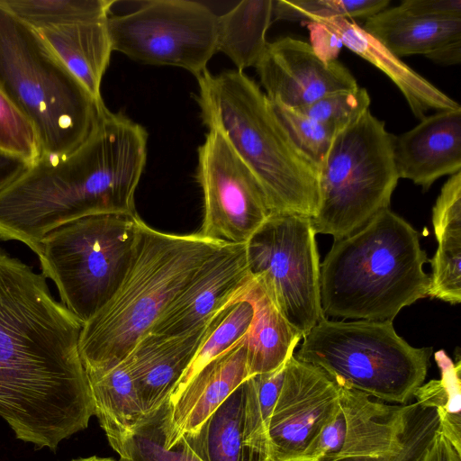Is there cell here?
Listing matches in <instances>:
<instances>
[{"instance_id":"1","label":"cell","mask_w":461,"mask_h":461,"mask_svg":"<svg viewBox=\"0 0 461 461\" xmlns=\"http://www.w3.org/2000/svg\"><path fill=\"white\" fill-rule=\"evenodd\" d=\"M82 327L42 274L0 248V418L36 448L55 450L94 415Z\"/></svg>"},{"instance_id":"2","label":"cell","mask_w":461,"mask_h":461,"mask_svg":"<svg viewBox=\"0 0 461 461\" xmlns=\"http://www.w3.org/2000/svg\"><path fill=\"white\" fill-rule=\"evenodd\" d=\"M146 129L103 104L85 141L62 156L41 157L0 191V240L36 254L43 238L77 219L136 213L147 160Z\"/></svg>"},{"instance_id":"3","label":"cell","mask_w":461,"mask_h":461,"mask_svg":"<svg viewBox=\"0 0 461 461\" xmlns=\"http://www.w3.org/2000/svg\"><path fill=\"white\" fill-rule=\"evenodd\" d=\"M196 101L208 130L220 132L259 183L271 213L312 218L320 167L295 144L272 104L243 71L197 77Z\"/></svg>"},{"instance_id":"4","label":"cell","mask_w":461,"mask_h":461,"mask_svg":"<svg viewBox=\"0 0 461 461\" xmlns=\"http://www.w3.org/2000/svg\"><path fill=\"white\" fill-rule=\"evenodd\" d=\"M427 254L419 233L389 208L334 240L321 268L325 318L390 321L428 296Z\"/></svg>"},{"instance_id":"5","label":"cell","mask_w":461,"mask_h":461,"mask_svg":"<svg viewBox=\"0 0 461 461\" xmlns=\"http://www.w3.org/2000/svg\"><path fill=\"white\" fill-rule=\"evenodd\" d=\"M224 242L156 230L141 221L131 265L108 303L83 324L79 352L86 375L122 362Z\"/></svg>"},{"instance_id":"6","label":"cell","mask_w":461,"mask_h":461,"mask_svg":"<svg viewBox=\"0 0 461 461\" xmlns=\"http://www.w3.org/2000/svg\"><path fill=\"white\" fill-rule=\"evenodd\" d=\"M0 90L34 127L41 157L66 155L80 146L104 104L35 30L1 5Z\"/></svg>"},{"instance_id":"7","label":"cell","mask_w":461,"mask_h":461,"mask_svg":"<svg viewBox=\"0 0 461 461\" xmlns=\"http://www.w3.org/2000/svg\"><path fill=\"white\" fill-rule=\"evenodd\" d=\"M294 354L321 368L336 384L384 402L407 404L423 384L431 348H414L390 321L322 318Z\"/></svg>"},{"instance_id":"8","label":"cell","mask_w":461,"mask_h":461,"mask_svg":"<svg viewBox=\"0 0 461 461\" xmlns=\"http://www.w3.org/2000/svg\"><path fill=\"white\" fill-rule=\"evenodd\" d=\"M141 220L106 213L68 221L48 233L37 253L42 275L83 324L113 297L135 255Z\"/></svg>"},{"instance_id":"9","label":"cell","mask_w":461,"mask_h":461,"mask_svg":"<svg viewBox=\"0 0 461 461\" xmlns=\"http://www.w3.org/2000/svg\"><path fill=\"white\" fill-rule=\"evenodd\" d=\"M393 138L369 110L334 136L320 167V203L312 218L316 234L340 240L389 208L400 179Z\"/></svg>"},{"instance_id":"10","label":"cell","mask_w":461,"mask_h":461,"mask_svg":"<svg viewBox=\"0 0 461 461\" xmlns=\"http://www.w3.org/2000/svg\"><path fill=\"white\" fill-rule=\"evenodd\" d=\"M315 235L310 217L271 213L246 242L251 276L302 338L324 318Z\"/></svg>"},{"instance_id":"11","label":"cell","mask_w":461,"mask_h":461,"mask_svg":"<svg viewBox=\"0 0 461 461\" xmlns=\"http://www.w3.org/2000/svg\"><path fill=\"white\" fill-rule=\"evenodd\" d=\"M217 19L199 2L153 0L108 16L107 27L113 50L143 64L181 68L197 77L217 52Z\"/></svg>"},{"instance_id":"12","label":"cell","mask_w":461,"mask_h":461,"mask_svg":"<svg viewBox=\"0 0 461 461\" xmlns=\"http://www.w3.org/2000/svg\"><path fill=\"white\" fill-rule=\"evenodd\" d=\"M196 177L203 201L199 233L207 239L246 243L271 214L257 178L216 131L198 148Z\"/></svg>"},{"instance_id":"13","label":"cell","mask_w":461,"mask_h":461,"mask_svg":"<svg viewBox=\"0 0 461 461\" xmlns=\"http://www.w3.org/2000/svg\"><path fill=\"white\" fill-rule=\"evenodd\" d=\"M337 384L319 366L292 355L268 428V461H299L339 411Z\"/></svg>"},{"instance_id":"14","label":"cell","mask_w":461,"mask_h":461,"mask_svg":"<svg viewBox=\"0 0 461 461\" xmlns=\"http://www.w3.org/2000/svg\"><path fill=\"white\" fill-rule=\"evenodd\" d=\"M255 68L267 98L294 109L358 87L342 63L323 58L312 45L292 37L268 42Z\"/></svg>"},{"instance_id":"15","label":"cell","mask_w":461,"mask_h":461,"mask_svg":"<svg viewBox=\"0 0 461 461\" xmlns=\"http://www.w3.org/2000/svg\"><path fill=\"white\" fill-rule=\"evenodd\" d=\"M246 243L224 242L201 267L149 333L177 335L207 323L249 281Z\"/></svg>"},{"instance_id":"16","label":"cell","mask_w":461,"mask_h":461,"mask_svg":"<svg viewBox=\"0 0 461 461\" xmlns=\"http://www.w3.org/2000/svg\"><path fill=\"white\" fill-rule=\"evenodd\" d=\"M248 378L244 336L169 397L164 423L165 447H173L184 435L196 431Z\"/></svg>"},{"instance_id":"17","label":"cell","mask_w":461,"mask_h":461,"mask_svg":"<svg viewBox=\"0 0 461 461\" xmlns=\"http://www.w3.org/2000/svg\"><path fill=\"white\" fill-rule=\"evenodd\" d=\"M224 309L207 323L185 333H148L124 358L145 415L156 412L168 402L204 337Z\"/></svg>"},{"instance_id":"18","label":"cell","mask_w":461,"mask_h":461,"mask_svg":"<svg viewBox=\"0 0 461 461\" xmlns=\"http://www.w3.org/2000/svg\"><path fill=\"white\" fill-rule=\"evenodd\" d=\"M399 178L428 190L444 176L461 171V110L440 111L393 138Z\"/></svg>"},{"instance_id":"19","label":"cell","mask_w":461,"mask_h":461,"mask_svg":"<svg viewBox=\"0 0 461 461\" xmlns=\"http://www.w3.org/2000/svg\"><path fill=\"white\" fill-rule=\"evenodd\" d=\"M311 23L321 27L385 74L403 95L416 118L423 119L431 110H461L458 103L413 70L355 22L344 18H330L316 19Z\"/></svg>"},{"instance_id":"20","label":"cell","mask_w":461,"mask_h":461,"mask_svg":"<svg viewBox=\"0 0 461 461\" xmlns=\"http://www.w3.org/2000/svg\"><path fill=\"white\" fill-rule=\"evenodd\" d=\"M363 29L400 59L419 54L439 65L461 61V18L414 16L394 6L366 19Z\"/></svg>"},{"instance_id":"21","label":"cell","mask_w":461,"mask_h":461,"mask_svg":"<svg viewBox=\"0 0 461 461\" xmlns=\"http://www.w3.org/2000/svg\"><path fill=\"white\" fill-rule=\"evenodd\" d=\"M107 18L36 31L96 101H103L101 82L113 51Z\"/></svg>"},{"instance_id":"22","label":"cell","mask_w":461,"mask_h":461,"mask_svg":"<svg viewBox=\"0 0 461 461\" xmlns=\"http://www.w3.org/2000/svg\"><path fill=\"white\" fill-rule=\"evenodd\" d=\"M438 241L430 260L428 296L457 304L461 302V171L443 185L432 209Z\"/></svg>"},{"instance_id":"23","label":"cell","mask_w":461,"mask_h":461,"mask_svg":"<svg viewBox=\"0 0 461 461\" xmlns=\"http://www.w3.org/2000/svg\"><path fill=\"white\" fill-rule=\"evenodd\" d=\"M234 299L246 300L253 308L245 335L249 377L277 369L294 354L302 336L252 276Z\"/></svg>"},{"instance_id":"24","label":"cell","mask_w":461,"mask_h":461,"mask_svg":"<svg viewBox=\"0 0 461 461\" xmlns=\"http://www.w3.org/2000/svg\"><path fill=\"white\" fill-rule=\"evenodd\" d=\"M98 419L110 446L120 455L122 447L145 417L131 370L123 359L110 369L87 375Z\"/></svg>"},{"instance_id":"25","label":"cell","mask_w":461,"mask_h":461,"mask_svg":"<svg viewBox=\"0 0 461 461\" xmlns=\"http://www.w3.org/2000/svg\"><path fill=\"white\" fill-rule=\"evenodd\" d=\"M274 0H243L217 19V51L243 71L256 67L267 45Z\"/></svg>"},{"instance_id":"26","label":"cell","mask_w":461,"mask_h":461,"mask_svg":"<svg viewBox=\"0 0 461 461\" xmlns=\"http://www.w3.org/2000/svg\"><path fill=\"white\" fill-rule=\"evenodd\" d=\"M243 402L242 384L196 431L178 442L200 461H256L244 445Z\"/></svg>"},{"instance_id":"27","label":"cell","mask_w":461,"mask_h":461,"mask_svg":"<svg viewBox=\"0 0 461 461\" xmlns=\"http://www.w3.org/2000/svg\"><path fill=\"white\" fill-rule=\"evenodd\" d=\"M286 362L274 371L249 376L243 383V440L256 461H268V428Z\"/></svg>"},{"instance_id":"28","label":"cell","mask_w":461,"mask_h":461,"mask_svg":"<svg viewBox=\"0 0 461 461\" xmlns=\"http://www.w3.org/2000/svg\"><path fill=\"white\" fill-rule=\"evenodd\" d=\"M440 379L420 385L413 398L420 405L433 408L439 420V431L461 454V362L454 363L444 350L434 354Z\"/></svg>"},{"instance_id":"29","label":"cell","mask_w":461,"mask_h":461,"mask_svg":"<svg viewBox=\"0 0 461 461\" xmlns=\"http://www.w3.org/2000/svg\"><path fill=\"white\" fill-rule=\"evenodd\" d=\"M113 0H0V5L35 31L106 19Z\"/></svg>"},{"instance_id":"30","label":"cell","mask_w":461,"mask_h":461,"mask_svg":"<svg viewBox=\"0 0 461 461\" xmlns=\"http://www.w3.org/2000/svg\"><path fill=\"white\" fill-rule=\"evenodd\" d=\"M252 317L251 304L243 299H234L204 337L173 393L179 391L209 362L239 342L246 335Z\"/></svg>"},{"instance_id":"31","label":"cell","mask_w":461,"mask_h":461,"mask_svg":"<svg viewBox=\"0 0 461 461\" xmlns=\"http://www.w3.org/2000/svg\"><path fill=\"white\" fill-rule=\"evenodd\" d=\"M389 5L390 0H274L273 22L311 23L316 19H367Z\"/></svg>"},{"instance_id":"32","label":"cell","mask_w":461,"mask_h":461,"mask_svg":"<svg viewBox=\"0 0 461 461\" xmlns=\"http://www.w3.org/2000/svg\"><path fill=\"white\" fill-rule=\"evenodd\" d=\"M167 402L158 411L145 415L124 443L120 461H200L184 445L167 449L164 446V423Z\"/></svg>"},{"instance_id":"33","label":"cell","mask_w":461,"mask_h":461,"mask_svg":"<svg viewBox=\"0 0 461 461\" xmlns=\"http://www.w3.org/2000/svg\"><path fill=\"white\" fill-rule=\"evenodd\" d=\"M270 103L295 144L320 167L338 132L296 109L276 102Z\"/></svg>"},{"instance_id":"34","label":"cell","mask_w":461,"mask_h":461,"mask_svg":"<svg viewBox=\"0 0 461 461\" xmlns=\"http://www.w3.org/2000/svg\"><path fill=\"white\" fill-rule=\"evenodd\" d=\"M370 101L366 89L358 86L327 95L296 110L339 132L369 110Z\"/></svg>"},{"instance_id":"35","label":"cell","mask_w":461,"mask_h":461,"mask_svg":"<svg viewBox=\"0 0 461 461\" xmlns=\"http://www.w3.org/2000/svg\"><path fill=\"white\" fill-rule=\"evenodd\" d=\"M0 150L29 166L41 157V146L31 122L0 90Z\"/></svg>"},{"instance_id":"36","label":"cell","mask_w":461,"mask_h":461,"mask_svg":"<svg viewBox=\"0 0 461 461\" xmlns=\"http://www.w3.org/2000/svg\"><path fill=\"white\" fill-rule=\"evenodd\" d=\"M438 429L439 420L435 409L417 402L404 442L398 451L380 456H357L321 461H420Z\"/></svg>"},{"instance_id":"37","label":"cell","mask_w":461,"mask_h":461,"mask_svg":"<svg viewBox=\"0 0 461 461\" xmlns=\"http://www.w3.org/2000/svg\"><path fill=\"white\" fill-rule=\"evenodd\" d=\"M396 7L414 16L436 19L461 18V0H405Z\"/></svg>"},{"instance_id":"38","label":"cell","mask_w":461,"mask_h":461,"mask_svg":"<svg viewBox=\"0 0 461 461\" xmlns=\"http://www.w3.org/2000/svg\"><path fill=\"white\" fill-rule=\"evenodd\" d=\"M420 461H461V454L438 429Z\"/></svg>"},{"instance_id":"39","label":"cell","mask_w":461,"mask_h":461,"mask_svg":"<svg viewBox=\"0 0 461 461\" xmlns=\"http://www.w3.org/2000/svg\"><path fill=\"white\" fill-rule=\"evenodd\" d=\"M28 167L23 159L0 150V191L13 183Z\"/></svg>"},{"instance_id":"40","label":"cell","mask_w":461,"mask_h":461,"mask_svg":"<svg viewBox=\"0 0 461 461\" xmlns=\"http://www.w3.org/2000/svg\"><path fill=\"white\" fill-rule=\"evenodd\" d=\"M71 461H116V460L113 458H110V457H100V456H89V457L74 459Z\"/></svg>"}]
</instances>
